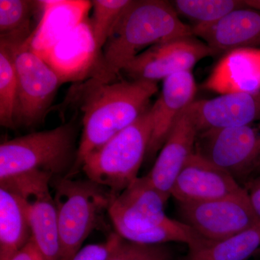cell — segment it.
Returning a JSON list of instances; mask_svg holds the SVG:
<instances>
[{
  "label": "cell",
  "mask_w": 260,
  "mask_h": 260,
  "mask_svg": "<svg viewBox=\"0 0 260 260\" xmlns=\"http://www.w3.org/2000/svg\"><path fill=\"white\" fill-rule=\"evenodd\" d=\"M192 36V28L181 20L172 3L133 0L103 48L99 66L84 88L115 81L146 48Z\"/></svg>",
  "instance_id": "6da1fadb"
},
{
  "label": "cell",
  "mask_w": 260,
  "mask_h": 260,
  "mask_svg": "<svg viewBox=\"0 0 260 260\" xmlns=\"http://www.w3.org/2000/svg\"><path fill=\"white\" fill-rule=\"evenodd\" d=\"M83 133L74 166L66 177L80 169L84 158L125 129L148 109L158 93L157 82L141 80H115L84 88Z\"/></svg>",
  "instance_id": "7a4b0ae2"
},
{
  "label": "cell",
  "mask_w": 260,
  "mask_h": 260,
  "mask_svg": "<svg viewBox=\"0 0 260 260\" xmlns=\"http://www.w3.org/2000/svg\"><path fill=\"white\" fill-rule=\"evenodd\" d=\"M61 247V260H71L95 229L107 230L104 215L116 198L110 189L90 180L53 178Z\"/></svg>",
  "instance_id": "3957f363"
},
{
  "label": "cell",
  "mask_w": 260,
  "mask_h": 260,
  "mask_svg": "<svg viewBox=\"0 0 260 260\" xmlns=\"http://www.w3.org/2000/svg\"><path fill=\"white\" fill-rule=\"evenodd\" d=\"M151 107L131 125L88 154L80 169L88 179L118 196L138 178L153 133Z\"/></svg>",
  "instance_id": "277c9868"
},
{
  "label": "cell",
  "mask_w": 260,
  "mask_h": 260,
  "mask_svg": "<svg viewBox=\"0 0 260 260\" xmlns=\"http://www.w3.org/2000/svg\"><path fill=\"white\" fill-rule=\"evenodd\" d=\"M75 131L68 124L3 142L0 145V179L41 171L54 177L74 166Z\"/></svg>",
  "instance_id": "5b68a950"
},
{
  "label": "cell",
  "mask_w": 260,
  "mask_h": 260,
  "mask_svg": "<svg viewBox=\"0 0 260 260\" xmlns=\"http://www.w3.org/2000/svg\"><path fill=\"white\" fill-rule=\"evenodd\" d=\"M54 176L35 171L0 179V186L20 197L28 208L32 242L44 260H61L57 212L49 186Z\"/></svg>",
  "instance_id": "8992f818"
},
{
  "label": "cell",
  "mask_w": 260,
  "mask_h": 260,
  "mask_svg": "<svg viewBox=\"0 0 260 260\" xmlns=\"http://www.w3.org/2000/svg\"><path fill=\"white\" fill-rule=\"evenodd\" d=\"M195 152L229 173L243 187L260 172V121L198 134Z\"/></svg>",
  "instance_id": "52a82bcc"
},
{
  "label": "cell",
  "mask_w": 260,
  "mask_h": 260,
  "mask_svg": "<svg viewBox=\"0 0 260 260\" xmlns=\"http://www.w3.org/2000/svg\"><path fill=\"white\" fill-rule=\"evenodd\" d=\"M10 45L13 49L18 78L15 124L34 126L44 119L62 83L42 56L25 44Z\"/></svg>",
  "instance_id": "ba28073f"
},
{
  "label": "cell",
  "mask_w": 260,
  "mask_h": 260,
  "mask_svg": "<svg viewBox=\"0 0 260 260\" xmlns=\"http://www.w3.org/2000/svg\"><path fill=\"white\" fill-rule=\"evenodd\" d=\"M183 223L205 239L224 240L245 232L259 222L247 191L198 203H178Z\"/></svg>",
  "instance_id": "9c48e42d"
},
{
  "label": "cell",
  "mask_w": 260,
  "mask_h": 260,
  "mask_svg": "<svg viewBox=\"0 0 260 260\" xmlns=\"http://www.w3.org/2000/svg\"><path fill=\"white\" fill-rule=\"evenodd\" d=\"M216 55L205 42L181 38L148 48L128 64L123 73L131 80L157 82L191 70L208 56Z\"/></svg>",
  "instance_id": "30bf717a"
},
{
  "label": "cell",
  "mask_w": 260,
  "mask_h": 260,
  "mask_svg": "<svg viewBox=\"0 0 260 260\" xmlns=\"http://www.w3.org/2000/svg\"><path fill=\"white\" fill-rule=\"evenodd\" d=\"M167 198L153 185L148 176L138 177L113 200L109 218L119 236L146 232L167 220Z\"/></svg>",
  "instance_id": "8fae6325"
},
{
  "label": "cell",
  "mask_w": 260,
  "mask_h": 260,
  "mask_svg": "<svg viewBox=\"0 0 260 260\" xmlns=\"http://www.w3.org/2000/svg\"><path fill=\"white\" fill-rule=\"evenodd\" d=\"M101 56L90 20L87 17L40 56L64 83L91 78L99 66Z\"/></svg>",
  "instance_id": "7c38bea8"
},
{
  "label": "cell",
  "mask_w": 260,
  "mask_h": 260,
  "mask_svg": "<svg viewBox=\"0 0 260 260\" xmlns=\"http://www.w3.org/2000/svg\"><path fill=\"white\" fill-rule=\"evenodd\" d=\"M244 191L229 173L194 151L176 179L171 195L178 203H198Z\"/></svg>",
  "instance_id": "4fadbf2b"
},
{
  "label": "cell",
  "mask_w": 260,
  "mask_h": 260,
  "mask_svg": "<svg viewBox=\"0 0 260 260\" xmlns=\"http://www.w3.org/2000/svg\"><path fill=\"white\" fill-rule=\"evenodd\" d=\"M191 106V105H190ZM181 114L160 153L148 177L167 198L176 179L189 157L194 153L198 132L191 107Z\"/></svg>",
  "instance_id": "5bb4252c"
},
{
  "label": "cell",
  "mask_w": 260,
  "mask_h": 260,
  "mask_svg": "<svg viewBox=\"0 0 260 260\" xmlns=\"http://www.w3.org/2000/svg\"><path fill=\"white\" fill-rule=\"evenodd\" d=\"M197 86L191 71L171 75L151 107L153 127L146 157L153 158L164 146L179 116L194 102Z\"/></svg>",
  "instance_id": "9a60e30c"
},
{
  "label": "cell",
  "mask_w": 260,
  "mask_h": 260,
  "mask_svg": "<svg viewBox=\"0 0 260 260\" xmlns=\"http://www.w3.org/2000/svg\"><path fill=\"white\" fill-rule=\"evenodd\" d=\"M190 107L199 133L208 129L249 125L260 121V88L194 101Z\"/></svg>",
  "instance_id": "2e32d148"
},
{
  "label": "cell",
  "mask_w": 260,
  "mask_h": 260,
  "mask_svg": "<svg viewBox=\"0 0 260 260\" xmlns=\"http://www.w3.org/2000/svg\"><path fill=\"white\" fill-rule=\"evenodd\" d=\"M191 28L193 36L200 38L216 55L260 47V12L247 6L234 10L216 23Z\"/></svg>",
  "instance_id": "e0dca14e"
},
{
  "label": "cell",
  "mask_w": 260,
  "mask_h": 260,
  "mask_svg": "<svg viewBox=\"0 0 260 260\" xmlns=\"http://www.w3.org/2000/svg\"><path fill=\"white\" fill-rule=\"evenodd\" d=\"M39 4L40 21L23 44L39 56L82 23L92 8L88 0H47Z\"/></svg>",
  "instance_id": "ac0fdd59"
},
{
  "label": "cell",
  "mask_w": 260,
  "mask_h": 260,
  "mask_svg": "<svg viewBox=\"0 0 260 260\" xmlns=\"http://www.w3.org/2000/svg\"><path fill=\"white\" fill-rule=\"evenodd\" d=\"M219 95L245 93L260 88V49L241 48L225 53L204 83Z\"/></svg>",
  "instance_id": "d6986e66"
},
{
  "label": "cell",
  "mask_w": 260,
  "mask_h": 260,
  "mask_svg": "<svg viewBox=\"0 0 260 260\" xmlns=\"http://www.w3.org/2000/svg\"><path fill=\"white\" fill-rule=\"evenodd\" d=\"M32 233L23 200L0 186V260H11L28 244Z\"/></svg>",
  "instance_id": "ffe728a7"
},
{
  "label": "cell",
  "mask_w": 260,
  "mask_h": 260,
  "mask_svg": "<svg viewBox=\"0 0 260 260\" xmlns=\"http://www.w3.org/2000/svg\"><path fill=\"white\" fill-rule=\"evenodd\" d=\"M260 246V221L245 232L189 249L181 260H248Z\"/></svg>",
  "instance_id": "44dd1931"
},
{
  "label": "cell",
  "mask_w": 260,
  "mask_h": 260,
  "mask_svg": "<svg viewBox=\"0 0 260 260\" xmlns=\"http://www.w3.org/2000/svg\"><path fill=\"white\" fill-rule=\"evenodd\" d=\"M34 5L28 0H0V41L20 46L30 37Z\"/></svg>",
  "instance_id": "7402d4cb"
},
{
  "label": "cell",
  "mask_w": 260,
  "mask_h": 260,
  "mask_svg": "<svg viewBox=\"0 0 260 260\" xmlns=\"http://www.w3.org/2000/svg\"><path fill=\"white\" fill-rule=\"evenodd\" d=\"M18 78L13 51L8 43L0 41V124L7 128L16 126Z\"/></svg>",
  "instance_id": "603a6c76"
},
{
  "label": "cell",
  "mask_w": 260,
  "mask_h": 260,
  "mask_svg": "<svg viewBox=\"0 0 260 260\" xmlns=\"http://www.w3.org/2000/svg\"><path fill=\"white\" fill-rule=\"evenodd\" d=\"M178 15L208 25L221 20L234 10L246 7L240 0H176L172 3Z\"/></svg>",
  "instance_id": "cb8c5ba5"
},
{
  "label": "cell",
  "mask_w": 260,
  "mask_h": 260,
  "mask_svg": "<svg viewBox=\"0 0 260 260\" xmlns=\"http://www.w3.org/2000/svg\"><path fill=\"white\" fill-rule=\"evenodd\" d=\"M93 16L90 19L94 37L102 53L108 39L133 0H93Z\"/></svg>",
  "instance_id": "d4e9b609"
},
{
  "label": "cell",
  "mask_w": 260,
  "mask_h": 260,
  "mask_svg": "<svg viewBox=\"0 0 260 260\" xmlns=\"http://www.w3.org/2000/svg\"><path fill=\"white\" fill-rule=\"evenodd\" d=\"M172 248L167 244L147 245L121 237L109 260H174Z\"/></svg>",
  "instance_id": "484cf974"
},
{
  "label": "cell",
  "mask_w": 260,
  "mask_h": 260,
  "mask_svg": "<svg viewBox=\"0 0 260 260\" xmlns=\"http://www.w3.org/2000/svg\"><path fill=\"white\" fill-rule=\"evenodd\" d=\"M121 239L117 233H111L104 242L83 246L71 260H109Z\"/></svg>",
  "instance_id": "4316f807"
},
{
  "label": "cell",
  "mask_w": 260,
  "mask_h": 260,
  "mask_svg": "<svg viewBox=\"0 0 260 260\" xmlns=\"http://www.w3.org/2000/svg\"><path fill=\"white\" fill-rule=\"evenodd\" d=\"M254 213L260 221V172L257 177L252 178L244 186Z\"/></svg>",
  "instance_id": "83f0119b"
},
{
  "label": "cell",
  "mask_w": 260,
  "mask_h": 260,
  "mask_svg": "<svg viewBox=\"0 0 260 260\" xmlns=\"http://www.w3.org/2000/svg\"><path fill=\"white\" fill-rule=\"evenodd\" d=\"M11 260H44L41 253L38 250L31 238L23 249Z\"/></svg>",
  "instance_id": "f1b7e54d"
},
{
  "label": "cell",
  "mask_w": 260,
  "mask_h": 260,
  "mask_svg": "<svg viewBox=\"0 0 260 260\" xmlns=\"http://www.w3.org/2000/svg\"><path fill=\"white\" fill-rule=\"evenodd\" d=\"M244 3L248 8L260 12V0H244Z\"/></svg>",
  "instance_id": "f546056e"
}]
</instances>
